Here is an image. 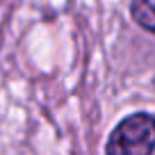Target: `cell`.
<instances>
[{"mask_svg": "<svg viewBox=\"0 0 155 155\" xmlns=\"http://www.w3.org/2000/svg\"><path fill=\"white\" fill-rule=\"evenodd\" d=\"M155 150V116L146 112L126 116L116 123L107 139V155H153Z\"/></svg>", "mask_w": 155, "mask_h": 155, "instance_id": "6da1fadb", "label": "cell"}, {"mask_svg": "<svg viewBox=\"0 0 155 155\" xmlns=\"http://www.w3.org/2000/svg\"><path fill=\"white\" fill-rule=\"evenodd\" d=\"M130 14L139 28L155 34V0H132Z\"/></svg>", "mask_w": 155, "mask_h": 155, "instance_id": "7a4b0ae2", "label": "cell"}]
</instances>
